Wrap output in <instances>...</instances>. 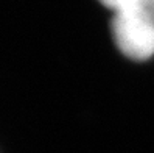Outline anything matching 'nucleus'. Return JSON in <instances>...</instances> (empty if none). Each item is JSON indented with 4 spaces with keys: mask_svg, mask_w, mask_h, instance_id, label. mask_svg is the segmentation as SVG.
I'll list each match as a JSON object with an SVG mask.
<instances>
[{
    "mask_svg": "<svg viewBox=\"0 0 154 153\" xmlns=\"http://www.w3.org/2000/svg\"><path fill=\"white\" fill-rule=\"evenodd\" d=\"M112 34L128 58L143 61L154 55V0H140L115 11Z\"/></svg>",
    "mask_w": 154,
    "mask_h": 153,
    "instance_id": "obj_1",
    "label": "nucleus"
},
{
    "mask_svg": "<svg viewBox=\"0 0 154 153\" xmlns=\"http://www.w3.org/2000/svg\"><path fill=\"white\" fill-rule=\"evenodd\" d=\"M103 5L112 8L114 11H120L123 8H128V6H132L135 3H139L140 0H100Z\"/></svg>",
    "mask_w": 154,
    "mask_h": 153,
    "instance_id": "obj_2",
    "label": "nucleus"
}]
</instances>
